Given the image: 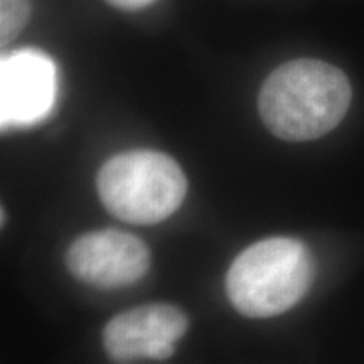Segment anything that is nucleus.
Listing matches in <instances>:
<instances>
[{
	"instance_id": "4",
	"label": "nucleus",
	"mask_w": 364,
	"mask_h": 364,
	"mask_svg": "<svg viewBox=\"0 0 364 364\" xmlns=\"http://www.w3.org/2000/svg\"><path fill=\"white\" fill-rule=\"evenodd\" d=\"M188 327V316L181 309L149 304L113 317L103 329V348L113 363L166 361Z\"/></svg>"
},
{
	"instance_id": "8",
	"label": "nucleus",
	"mask_w": 364,
	"mask_h": 364,
	"mask_svg": "<svg viewBox=\"0 0 364 364\" xmlns=\"http://www.w3.org/2000/svg\"><path fill=\"white\" fill-rule=\"evenodd\" d=\"M110 6L120 9V11H140V9H145L152 6L157 0H105Z\"/></svg>"
},
{
	"instance_id": "2",
	"label": "nucleus",
	"mask_w": 364,
	"mask_h": 364,
	"mask_svg": "<svg viewBox=\"0 0 364 364\" xmlns=\"http://www.w3.org/2000/svg\"><path fill=\"white\" fill-rule=\"evenodd\" d=\"M316 279V262L300 240L267 238L241 252L226 275V294L241 316L268 318L297 306Z\"/></svg>"
},
{
	"instance_id": "1",
	"label": "nucleus",
	"mask_w": 364,
	"mask_h": 364,
	"mask_svg": "<svg viewBox=\"0 0 364 364\" xmlns=\"http://www.w3.org/2000/svg\"><path fill=\"white\" fill-rule=\"evenodd\" d=\"M351 98V83L338 66L321 59H294L265 80L258 110L275 136L287 142H309L343 122Z\"/></svg>"
},
{
	"instance_id": "6",
	"label": "nucleus",
	"mask_w": 364,
	"mask_h": 364,
	"mask_svg": "<svg viewBox=\"0 0 364 364\" xmlns=\"http://www.w3.org/2000/svg\"><path fill=\"white\" fill-rule=\"evenodd\" d=\"M56 95V66L39 51L2 58V124H34L49 112Z\"/></svg>"
},
{
	"instance_id": "7",
	"label": "nucleus",
	"mask_w": 364,
	"mask_h": 364,
	"mask_svg": "<svg viewBox=\"0 0 364 364\" xmlns=\"http://www.w3.org/2000/svg\"><path fill=\"white\" fill-rule=\"evenodd\" d=\"M31 0H0V43L7 46L24 29L31 17Z\"/></svg>"
},
{
	"instance_id": "3",
	"label": "nucleus",
	"mask_w": 364,
	"mask_h": 364,
	"mask_svg": "<svg viewBox=\"0 0 364 364\" xmlns=\"http://www.w3.org/2000/svg\"><path fill=\"white\" fill-rule=\"evenodd\" d=\"M100 201L130 225H157L184 203L188 179L174 159L156 150L118 154L98 172Z\"/></svg>"
},
{
	"instance_id": "5",
	"label": "nucleus",
	"mask_w": 364,
	"mask_h": 364,
	"mask_svg": "<svg viewBox=\"0 0 364 364\" xmlns=\"http://www.w3.org/2000/svg\"><path fill=\"white\" fill-rule=\"evenodd\" d=\"M66 267L86 285L120 289L144 279L150 268V250L142 240L125 231H91L73 241Z\"/></svg>"
}]
</instances>
